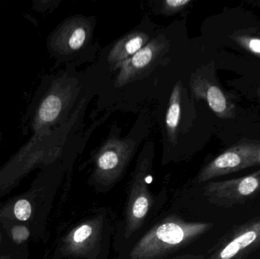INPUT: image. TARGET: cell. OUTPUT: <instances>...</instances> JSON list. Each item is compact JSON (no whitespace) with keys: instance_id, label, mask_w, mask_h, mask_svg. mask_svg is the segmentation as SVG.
Returning a JSON list of instances; mask_svg holds the SVG:
<instances>
[{"instance_id":"6da1fadb","label":"cell","mask_w":260,"mask_h":259,"mask_svg":"<svg viewBox=\"0 0 260 259\" xmlns=\"http://www.w3.org/2000/svg\"><path fill=\"white\" fill-rule=\"evenodd\" d=\"M210 222H188L171 216L135 245L130 259H160L186 247L213 228Z\"/></svg>"},{"instance_id":"30bf717a","label":"cell","mask_w":260,"mask_h":259,"mask_svg":"<svg viewBox=\"0 0 260 259\" xmlns=\"http://www.w3.org/2000/svg\"><path fill=\"white\" fill-rule=\"evenodd\" d=\"M166 47V41L160 36L149 41L143 48L122 64L116 79L115 86H123L140 78L143 73L154 66Z\"/></svg>"},{"instance_id":"ffe728a7","label":"cell","mask_w":260,"mask_h":259,"mask_svg":"<svg viewBox=\"0 0 260 259\" xmlns=\"http://www.w3.org/2000/svg\"><path fill=\"white\" fill-rule=\"evenodd\" d=\"M205 255H181V256L176 257V258H170V259H204Z\"/></svg>"},{"instance_id":"7402d4cb","label":"cell","mask_w":260,"mask_h":259,"mask_svg":"<svg viewBox=\"0 0 260 259\" xmlns=\"http://www.w3.org/2000/svg\"><path fill=\"white\" fill-rule=\"evenodd\" d=\"M252 174L254 175V176H260V169L257 171L254 172V173H252Z\"/></svg>"},{"instance_id":"8fae6325","label":"cell","mask_w":260,"mask_h":259,"mask_svg":"<svg viewBox=\"0 0 260 259\" xmlns=\"http://www.w3.org/2000/svg\"><path fill=\"white\" fill-rule=\"evenodd\" d=\"M190 88L196 98L206 100L217 117L221 119L235 118V105L216 84L206 77L197 76L191 80Z\"/></svg>"},{"instance_id":"7a4b0ae2","label":"cell","mask_w":260,"mask_h":259,"mask_svg":"<svg viewBox=\"0 0 260 259\" xmlns=\"http://www.w3.org/2000/svg\"><path fill=\"white\" fill-rule=\"evenodd\" d=\"M73 86L65 77L46 78L32 98L25 115L33 136L47 135L63 117L73 98Z\"/></svg>"},{"instance_id":"8992f818","label":"cell","mask_w":260,"mask_h":259,"mask_svg":"<svg viewBox=\"0 0 260 259\" xmlns=\"http://www.w3.org/2000/svg\"><path fill=\"white\" fill-rule=\"evenodd\" d=\"M103 229L102 217H92L82 222L71 230L61 241L58 255L63 258H95L100 250Z\"/></svg>"},{"instance_id":"603a6c76","label":"cell","mask_w":260,"mask_h":259,"mask_svg":"<svg viewBox=\"0 0 260 259\" xmlns=\"http://www.w3.org/2000/svg\"><path fill=\"white\" fill-rule=\"evenodd\" d=\"M3 205H2L1 204V202H0V213H1V211H2V209H3ZM1 226H3V225H2V224H1V222H0V227Z\"/></svg>"},{"instance_id":"52a82bcc","label":"cell","mask_w":260,"mask_h":259,"mask_svg":"<svg viewBox=\"0 0 260 259\" xmlns=\"http://www.w3.org/2000/svg\"><path fill=\"white\" fill-rule=\"evenodd\" d=\"M260 193V176L250 174L229 180L211 182L203 188V196L212 205L232 208L256 197Z\"/></svg>"},{"instance_id":"5bb4252c","label":"cell","mask_w":260,"mask_h":259,"mask_svg":"<svg viewBox=\"0 0 260 259\" xmlns=\"http://www.w3.org/2000/svg\"><path fill=\"white\" fill-rule=\"evenodd\" d=\"M231 39L233 40L240 47L260 58V38L256 35L249 33H238L231 35Z\"/></svg>"},{"instance_id":"d6986e66","label":"cell","mask_w":260,"mask_h":259,"mask_svg":"<svg viewBox=\"0 0 260 259\" xmlns=\"http://www.w3.org/2000/svg\"><path fill=\"white\" fill-rule=\"evenodd\" d=\"M9 240H11L6 230L3 228V226L0 227V253H3L15 246L8 243Z\"/></svg>"},{"instance_id":"ac0fdd59","label":"cell","mask_w":260,"mask_h":259,"mask_svg":"<svg viewBox=\"0 0 260 259\" xmlns=\"http://www.w3.org/2000/svg\"><path fill=\"white\" fill-rule=\"evenodd\" d=\"M15 246H18V245H15ZM24 254H25V252H24V250L16 249L13 246L9 250L0 253V259H25Z\"/></svg>"},{"instance_id":"9c48e42d","label":"cell","mask_w":260,"mask_h":259,"mask_svg":"<svg viewBox=\"0 0 260 259\" xmlns=\"http://www.w3.org/2000/svg\"><path fill=\"white\" fill-rule=\"evenodd\" d=\"M257 144L241 143L226 150L205 166L197 176L199 182L241 171L254 167L255 152Z\"/></svg>"},{"instance_id":"9a60e30c","label":"cell","mask_w":260,"mask_h":259,"mask_svg":"<svg viewBox=\"0 0 260 259\" xmlns=\"http://www.w3.org/2000/svg\"><path fill=\"white\" fill-rule=\"evenodd\" d=\"M13 215L18 221L25 222L30 219L32 214L31 203L26 199H20L15 202L13 206Z\"/></svg>"},{"instance_id":"2e32d148","label":"cell","mask_w":260,"mask_h":259,"mask_svg":"<svg viewBox=\"0 0 260 259\" xmlns=\"http://www.w3.org/2000/svg\"><path fill=\"white\" fill-rule=\"evenodd\" d=\"M10 240L15 245H21L27 241L30 237V230L25 225H14L8 232Z\"/></svg>"},{"instance_id":"ba28073f","label":"cell","mask_w":260,"mask_h":259,"mask_svg":"<svg viewBox=\"0 0 260 259\" xmlns=\"http://www.w3.org/2000/svg\"><path fill=\"white\" fill-rule=\"evenodd\" d=\"M93 25L83 16L67 18L49 36L47 47L55 57L74 54L85 47L92 35Z\"/></svg>"},{"instance_id":"3957f363","label":"cell","mask_w":260,"mask_h":259,"mask_svg":"<svg viewBox=\"0 0 260 259\" xmlns=\"http://www.w3.org/2000/svg\"><path fill=\"white\" fill-rule=\"evenodd\" d=\"M152 147H146L139 155L133 172L125 214V237L129 239L140 229L151 206L149 184L153 163Z\"/></svg>"},{"instance_id":"e0dca14e","label":"cell","mask_w":260,"mask_h":259,"mask_svg":"<svg viewBox=\"0 0 260 259\" xmlns=\"http://www.w3.org/2000/svg\"><path fill=\"white\" fill-rule=\"evenodd\" d=\"M191 3L190 0H165L162 2L161 12L168 15H175L187 7Z\"/></svg>"},{"instance_id":"44dd1931","label":"cell","mask_w":260,"mask_h":259,"mask_svg":"<svg viewBox=\"0 0 260 259\" xmlns=\"http://www.w3.org/2000/svg\"><path fill=\"white\" fill-rule=\"evenodd\" d=\"M255 165L260 166V144H257L256 152H255Z\"/></svg>"},{"instance_id":"5b68a950","label":"cell","mask_w":260,"mask_h":259,"mask_svg":"<svg viewBox=\"0 0 260 259\" xmlns=\"http://www.w3.org/2000/svg\"><path fill=\"white\" fill-rule=\"evenodd\" d=\"M260 249V216L235 225L204 259H246Z\"/></svg>"},{"instance_id":"277c9868","label":"cell","mask_w":260,"mask_h":259,"mask_svg":"<svg viewBox=\"0 0 260 259\" xmlns=\"http://www.w3.org/2000/svg\"><path fill=\"white\" fill-rule=\"evenodd\" d=\"M136 142L113 136L104 143L94 159L90 183L99 190H109L124 174L136 152Z\"/></svg>"},{"instance_id":"7c38bea8","label":"cell","mask_w":260,"mask_h":259,"mask_svg":"<svg viewBox=\"0 0 260 259\" xmlns=\"http://www.w3.org/2000/svg\"><path fill=\"white\" fill-rule=\"evenodd\" d=\"M149 40V35L145 32H133L125 35L113 46L108 55V61L111 68L114 70L120 68L125 61L143 48Z\"/></svg>"},{"instance_id":"4fadbf2b","label":"cell","mask_w":260,"mask_h":259,"mask_svg":"<svg viewBox=\"0 0 260 259\" xmlns=\"http://www.w3.org/2000/svg\"><path fill=\"white\" fill-rule=\"evenodd\" d=\"M181 115V82L176 84L171 92L169 104L166 113V124L168 137L172 144L176 145L177 141V132Z\"/></svg>"}]
</instances>
